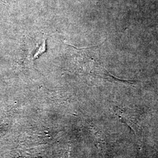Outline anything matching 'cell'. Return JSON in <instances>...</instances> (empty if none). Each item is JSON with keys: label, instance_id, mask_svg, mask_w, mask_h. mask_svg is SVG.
Instances as JSON below:
<instances>
[{"label": "cell", "instance_id": "6da1fadb", "mask_svg": "<svg viewBox=\"0 0 158 158\" xmlns=\"http://www.w3.org/2000/svg\"><path fill=\"white\" fill-rule=\"evenodd\" d=\"M115 113L120 120L134 132L138 138H141L142 130L139 124L141 114L139 111L129 108L116 107Z\"/></svg>", "mask_w": 158, "mask_h": 158}, {"label": "cell", "instance_id": "7a4b0ae2", "mask_svg": "<svg viewBox=\"0 0 158 158\" xmlns=\"http://www.w3.org/2000/svg\"><path fill=\"white\" fill-rule=\"evenodd\" d=\"M46 40L44 41L42 44L40 46L39 49L37 51V52L35 53L34 56V59H37L44 52H45L46 49Z\"/></svg>", "mask_w": 158, "mask_h": 158}]
</instances>
